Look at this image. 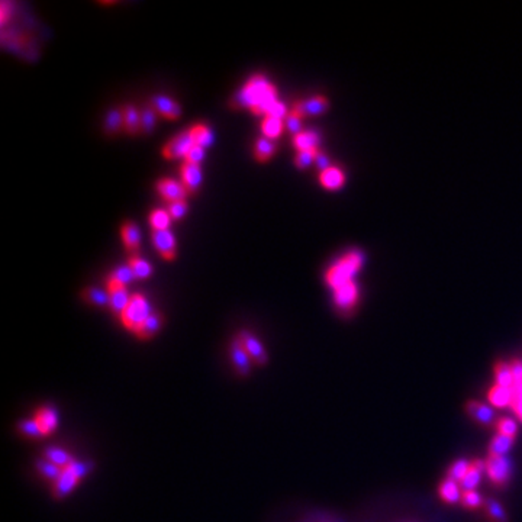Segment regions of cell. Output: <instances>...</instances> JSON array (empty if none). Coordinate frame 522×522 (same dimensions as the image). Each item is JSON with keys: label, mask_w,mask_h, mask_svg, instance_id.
<instances>
[{"label": "cell", "mask_w": 522, "mask_h": 522, "mask_svg": "<svg viewBox=\"0 0 522 522\" xmlns=\"http://www.w3.org/2000/svg\"><path fill=\"white\" fill-rule=\"evenodd\" d=\"M302 121H303L302 116H299L297 113L291 111L289 115L286 116V120H284V127H286V129L291 131L293 136H297L299 132L303 131L302 129Z\"/></svg>", "instance_id": "45"}, {"label": "cell", "mask_w": 522, "mask_h": 522, "mask_svg": "<svg viewBox=\"0 0 522 522\" xmlns=\"http://www.w3.org/2000/svg\"><path fill=\"white\" fill-rule=\"evenodd\" d=\"M277 102V90L264 76H252L245 86L231 99L232 108H250L257 116H267L268 111Z\"/></svg>", "instance_id": "1"}, {"label": "cell", "mask_w": 522, "mask_h": 522, "mask_svg": "<svg viewBox=\"0 0 522 522\" xmlns=\"http://www.w3.org/2000/svg\"><path fill=\"white\" fill-rule=\"evenodd\" d=\"M163 323H164L163 315H161L160 312H157V311H153V313H151V315L145 319L144 324L137 329L136 335L138 336L140 340H149V339H153V336L161 329Z\"/></svg>", "instance_id": "21"}, {"label": "cell", "mask_w": 522, "mask_h": 522, "mask_svg": "<svg viewBox=\"0 0 522 522\" xmlns=\"http://www.w3.org/2000/svg\"><path fill=\"white\" fill-rule=\"evenodd\" d=\"M328 108L329 102L325 96H313L307 100H297V102H295L292 111L302 117H307L323 115L328 111Z\"/></svg>", "instance_id": "9"}, {"label": "cell", "mask_w": 522, "mask_h": 522, "mask_svg": "<svg viewBox=\"0 0 522 522\" xmlns=\"http://www.w3.org/2000/svg\"><path fill=\"white\" fill-rule=\"evenodd\" d=\"M170 213L164 209H156L149 215V224L153 227V231H167L168 227H170Z\"/></svg>", "instance_id": "38"}, {"label": "cell", "mask_w": 522, "mask_h": 522, "mask_svg": "<svg viewBox=\"0 0 522 522\" xmlns=\"http://www.w3.org/2000/svg\"><path fill=\"white\" fill-rule=\"evenodd\" d=\"M81 296L88 303H90V305H95V307L109 305L108 291H102V289H97V288H88V289H84Z\"/></svg>", "instance_id": "36"}, {"label": "cell", "mask_w": 522, "mask_h": 522, "mask_svg": "<svg viewBox=\"0 0 522 522\" xmlns=\"http://www.w3.org/2000/svg\"><path fill=\"white\" fill-rule=\"evenodd\" d=\"M180 173H181V183L184 184L188 193L189 195L196 193L202 184V179H204V176H202L200 165L183 163L180 167Z\"/></svg>", "instance_id": "17"}, {"label": "cell", "mask_w": 522, "mask_h": 522, "mask_svg": "<svg viewBox=\"0 0 522 522\" xmlns=\"http://www.w3.org/2000/svg\"><path fill=\"white\" fill-rule=\"evenodd\" d=\"M487 400H489L491 407H495L498 409L511 408L514 402V391L508 389V387L494 384L489 392H487Z\"/></svg>", "instance_id": "19"}, {"label": "cell", "mask_w": 522, "mask_h": 522, "mask_svg": "<svg viewBox=\"0 0 522 522\" xmlns=\"http://www.w3.org/2000/svg\"><path fill=\"white\" fill-rule=\"evenodd\" d=\"M124 128V112L122 109H112L106 115L105 132L108 136H116Z\"/></svg>", "instance_id": "31"}, {"label": "cell", "mask_w": 522, "mask_h": 522, "mask_svg": "<svg viewBox=\"0 0 522 522\" xmlns=\"http://www.w3.org/2000/svg\"><path fill=\"white\" fill-rule=\"evenodd\" d=\"M128 266L131 267V270L133 273V277H136V279L144 280V279H147V277H149L151 275H153V267H151V264L147 263L141 257H137V256L129 257Z\"/></svg>", "instance_id": "32"}, {"label": "cell", "mask_w": 522, "mask_h": 522, "mask_svg": "<svg viewBox=\"0 0 522 522\" xmlns=\"http://www.w3.org/2000/svg\"><path fill=\"white\" fill-rule=\"evenodd\" d=\"M157 192L160 193L161 197L170 202V204L172 202L184 200V197L189 195L186 188H184V184L173 179H161L157 183Z\"/></svg>", "instance_id": "16"}, {"label": "cell", "mask_w": 522, "mask_h": 522, "mask_svg": "<svg viewBox=\"0 0 522 522\" xmlns=\"http://www.w3.org/2000/svg\"><path fill=\"white\" fill-rule=\"evenodd\" d=\"M189 131H190V136L193 138L195 145L205 148V147H209L212 144L213 136H212L211 129L206 125L197 124V125H193Z\"/></svg>", "instance_id": "34"}, {"label": "cell", "mask_w": 522, "mask_h": 522, "mask_svg": "<svg viewBox=\"0 0 522 522\" xmlns=\"http://www.w3.org/2000/svg\"><path fill=\"white\" fill-rule=\"evenodd\" d=\"M132 279H136V277H133L131 267L121 266L111 272V275L108 276V283H117V284L127 286L129 282H132Z\"/></svg>", "instance_id": "41"}, {"label": "cell", "mask_w": 522, "mask_h": 522, "mask_svg": "<svg viewBox=\"0 0 522 522\" xmlns=\"http://www.w3.org/2000/svg\"><path fill=\"white\" fill-rule=\"evenodd\" d=\"M151 313H153V309H151L148 299L141 293H136L131 296L128 307L121 313L120 319L127 329L136 334Z\"/></svg>", "instance_id": "4"}, {"label": "cell", "mask_w": 522, "mask_h": 522, "mask_svg": "<svg viewBox=\"0 0 522 522\" xmlns=\"http://www.w3.org/2000/svg\"><path fill=\"white\" fill-rule=\"evenodd\" d=\"M288 115H289L288 108H286V105L283 102H279V100H277L276 104H273V106L270 108V111H268V113H267V116L276 117V120H282V121H283V117L286 120V116H288Z\"/></svg>", "instance_id": "48"}, {"label": "cell", "mask_w": 522, "mask_h": 522, "mask_svg": "<svg viewBox=\"0 0 522 522\" xmlns=\"http://www.w3.org/2000/svg\"><path fill=\"white\" fill-rule=\"evenodd\" d=\"M319 153H321V149H319V148L300 151V153H297L296 157H295V165L297 168H300V170H307L308 167H311L315 163Z\"/></svg>", "instance_id": "42"}, {"label": "cell", "mask_w": 522, "mask_h": 522, "mask_svg": "<svg viewBox=\"0 0 522 522\" xmlns=\"http://www.w3.org/2000/svg\"><path fill=\"white\" fill-rule=\"evenodd\" d=\"M229 354H231V361H232L235 372H237L240 376H247L250 373V367H251L252 360L248 356V352L238 336L232 341Z\"/></svg>", "instance_id": "11"}, {"label": "cell", "mask_w": 522, "mask_h": 522, "mask_svg": "<svg viewBox=\"0 0 522 522\" xmlns=\"http://www.w3.org/2000/svg\"><path fill=\"white\" fill-rule=\"evenodd\" d=\"M238 339L241 340L243 345L245 347L252 363H256L257 366H263V364L267 363L268 356H267V352H266L263 344L260 343V340L257 339L256 335H252L248 331H241L238 334Z\"/></svg>", "instance_id": "10"}, {"label": "cell", "mask_w": 522, "mask_h": 522, "mask_svg": "<svg viewBox=\"0 0 522 522\" xmlns=\"http://www.w3.org/2000/svg\"><path fill=\"white\" fill-rule=\"evenodd\" d=\"M157 122V112L149 104L141 109V132L149 136L154 131Z\"/></svg>", "instance_id": "37"}, {"label": "cell", "mask_w": 522, "mask_h": 522, "mask_svg": "<svg viewBox=\"0 0 522 522\" xmlns=\"http://www.w3.org/2000/svg\"><path fill=\"white\" fill-rule=\"evenodd\" d=\"M315 163H316L318 168H319V170H321V172H324V170H325V168L331 167V165H329V158H328V157H327V156H325L324 153H319V154H318V157H316Z\"/></svg>", "instance_id": "50"}, {"label": "cell", "mask_w": 522, "mask_h": 522, "mask_svg": "<svg viewBox=\"0 0 522 522\" xmlns=\"http://www.w3.org/2000/svg\"><path fill=\"white\" fill-rule=\"evenodd\" d=\"M470 464H471V462H468L466 459H459L456 462H452L446 471V478L460 483L464 479V476L467 475V471L470 470Z\"/></svg>", "instance_id": "33"}, {"label": "cell", "mask_w": 522, "mask_h": 522, "mask_svg": "<svg viewBox=\"0 0 522 522\" xmlns=\"http://www.w3.org/2000/svg\"><path fill=\"white\" fill-rule=\"evenodd\" d=\"M509 364H511V370H512V375L515 377V382L521 380L522 379V360L514 359V360L509 361Z\"/></svg>", "instance_id": "49"}, {"label": "cell", "mask_w": 522, "mask_h": 522, "mask_svg": "<svg viewBox=\"0 0 522 522\" xmlns=\"http://www.w3.org/2000/svg\"><path fill=\"white\" fill-rule=\"evenodd\" d=\"M486 475L496 487L508 486L512 478V463L507 456H491L484 460Z\"/></svg>", "instance_id": "5"}, {"label": "cell", "mask_w": 522, "mask_h": 522, "mask_svg": "<svg viewBox=\"0 0 522 522\" xmlns=\"http://www.w3.org/2000/svg\"><path fill=\"white\" fill-rule=\"evenodd\" d=\"M33 421L37 423L42 437H47L57 430L58 414L53 407H42L37 409L35 415H33Z\"/></svg>", "instance_id": "15"}, {"label": "cell", "mask_w": 522, "mask_h": 522, "mask_svg": "<svg viewBox=\"0 0 522 522\" xmlns=\"http://www.w3.org/2000/svg\"><path fill=\"white\" fill-rule=\"evenodd\" d=\"M393 522H421V521H418V519H396V521H393Z\"/></svg>", "instance_id": "52"}, {"label": "cell", "mask_w": 522, "mask_h": 522, "mask_svg": "<svg viewBox=\"0 0 522 522\" xmlns=\"http://www.w3.org/2000/svg\"><path fill=\"white\" fill-rule=\"evenodd\" d=\"M121 235H122V241L128 250H137L140 247L141 232L137 224H133V222L124 224L121 229Z\"/></svg>", "instance_id": "29"}, {"label": "cell", "mask_w": 522, "mask_h": 522, "mask_svg": "<svg viewBox=\"0 0 522 522\" xmlns=\"http://www.w3.org/2000/svg\"><path fill=\"white\" fill-rule=\"evenodd\" d=\"M360 300V291L356 282H350L334 291V305L341 315H351Z\"/></svg>", "instance_id": "6"}, {"label": "cell", "mask_w": 522, "mask_h": 522, "mask_svg": "<svg viewBox=\"0 0 522 522\" xmlns=\"http://www.w3.org/2000/svg\"><path fill=\"white\" fill-rule=\"evenodd\" d=\"M124 129L129 136H137L141 132V111L133 105H127L124 109Z\"/></svg>", "instance_id": "25"}, {"label": "cell", "mask_w": 522, "mask_h": 522, "mask_svg": "<svg viewBox=\"0 0 522 522\" xmlns=\"http://www.w3.org/2000/svg\"><path fill=\"white\" fill-rule=\"evenodd\" d=\"M462 486L460 483L454 482V480H450V479H444L440 484H439V496L441 498L443 502L446 503H459L462 500Z\"/></svg>", "instance_id": "22"}, {"label": "cell", "mask_w": 522, "mask_h": 522, "mask_svg": "<svg viewBox=\"0 0 522 522\" xmlns=\"http://www.w3.org/2000/svg\"><path fill=\"white\" fill-rule=\"evenodd\" d=\"M494 377H495V384L502 386V387H508V389H512L515 384V377L512 375L509 361H503V360L496 361L494 366Z\"/></svg>", "instance_id": "23"}, {"label": "cell", "mask_w": 522, "mask_h": 522, "mask_svg": "<svg viewBox=\"0 0 522 522\" xmlns=\"http://www.w3.org/2000/svg\"><path fill=\"white\" fill-rule=\"evenodd\" d=\"M151 240L154 247L160 252V256L165 260H174L176 257V238L170 231H153Z\"/></svg>", "instance_id": "12"}, {"label": "cell", "mask_w": 522, "mask_h": 522, "mask_svg": "<svg viewBox=\"0 0 522 522\" xmlns=\"http://www.w3.org/2000/svg\"><path fill=\"white\" fill-rule=\"evenodd\" d=\"M484 502H486V499H483V496L479 492H476V491H466V492H463L462 500H460L462 507L466 508V509H470V511L483 509Z\"/></svg>", "instance_id": "39"}, {"label": "cell", "mask_w": 522, "mask_h": 522, "mask_svg": "<svg viewBox=\"0 0 522 522\" xmlns=\"http://www.w3.org/2000/svg\"><path fill=\"white\" fill-rule=\"evenodd\" d=\"M482 512L487 522H508L509 521L503 505L498 502L496 499H486Z\"/></svg>", "instance_id": "24"}, {"label": "cell", "mask_w": 522, "mask_h": 522, "mask_svg": "<svg viewBox=\"0 0 522 522\" xmlns=\"http://www.w3.org/2000/svg\"><path fill=\"white\" fill-rule=\"evenodd\" d=\"M108 293H109V308L113 313L120 315L125 311L128 303L131 300V296L127 291V286L117 284V283H108Z\"/></svg>", "instance_id": "13"}, {"label": "cell", "mask_w": 522, "mask_h": 522, "mask_svg": "<svg viewBox=\"0 0 522 522\" xmlns=\"http://www.w3.org/2000/svg\"><path fill=\"white\" fill-rule=\"evenodd\" d=\"M284 128L286 127H284L282 120H276V117H270V116L264 117L263 122H261V131L264 133V137L270 138V140L279 138Z\"/></svg>", "instance_id": "35"}, {"label": "cell", "mask_w": 522, "mask_h": 522, "mask_svg": "<svg viewBox=\"0 0 522 522\" xmlns=\"http://www.w3.org/2000/svg\"><path fill=\"white\" fill-rule=\"evenodd\" d=\"M204 158H205V148H202L199 145H193L192 149L188 153V156L184 157V163L199 165Z\"/></svg>", "instance_id": "47"}, {"label": "cell", "mask_w": 522, "mask_h": 522, "mask_svg": "<svg viewBox=\"0 0 522 522\" xmlns=\"http://www.w3.org/2000/svg\"><path fill=\"white\" fill-rule=\"evenodd\" d=\"M514 411V414L516 415V418L521 421V423H522V407H519V408H515V409H512Z\"/></svg>", "instance_id": "51"}, {"label": "cell", "mask_w": 522, "mask_h": 522, "mask_svg": "<svg viewBox=\"0 0 522 522\" xmlns=\"http://www.w3.org/2000/svg\"><path fill=\"white\" fill-rule=\"evenodd\" d=\"M361 266L363 254L357 250H351L328 268L325 273V282L334 292L340 289L341 286L354 282V277L361 270Z\"/></svg>", "instance_id": "2"}, {"label": "cell", "mask_w": 522, "mask_h": 522, "mask_svg": "<svg viewBox=\"0 0 522 522\" xmlns=\"http://www.w3.org/2000/svg\"><path fill=\"white\" fill-rule=\"evenodd\" d=\"M319 181H321L323 188L327 190H336L341 189L345 183V174L340 167H328L324 172L319 173Z\"/></svg>", "instance_id": "20"}, {"label": "cell", "mask_w": 522, "mask_h": 522, "mask_svg": "<svg viewBox=\"0 0 522 522\" xmlns=\"http://www.w3.org/2000/svg\"><path fill=\"white\" fill-rule=\"evenodd\" d=\"M44 459L48 460L49 463H53L56 466H58L60 468H64L69 464H72L74 462L73 456L69 452L65 451L63 448H58V447H48L45 448L44 451Z\"/></svg>", "instance_id": "28"}, {"label": "cell", "mask_w": 522, "mask_h": 522, "mask_svg": "<svg viewBox=\"0 0 522 522\" xmlns=\"http://www.w3.org/2000/svg\"><path fill=\"white\" fill-rule=\"evenodd\" d=\"M275 153H276L275 140L266 138V137H261V138L257 140V142L254 145V156L259 161H261V163L268 161L275 156Z\"/></svg>", "instance_id": "30"}, {"label": "cell", "mask_w": 522, "mask_h": 522, "mask_svg": "<svg viewBox=\"0 0 522 522\" xmlns=\"http://www.w3.org/2000/svg\"><path fill=\"white\" fill-rule=\"evenodd\" d=\"M484 473H486L484 460H480V459L471 460L470 470L467 471V475L464 476V479L460 482L462 491L463 492H466V491H476V487L480 484L482 478H483Z\"/></svg>", "instance_id": "18"}, {"label": "cell", "mask_w": 522, "mask_h": 522, "mask_svg": "<svg viewBox=\"0 0 522 522\" xmlns=\"http://www.w3.org/2000/svg\"><path fill=\"white\" fill-rule=\"evenodd\" d=\"M18 430L24 437H26V439H41V437H42V434H41L35 421H33V418L22 421V423L18 425Z\"/></svg>", "instance_id": "44"}, {"label": "cell", "mask_w": 522, "mask_h": 522, "mask_svg": "<svg viewBox=\"0 0 522 522\" xmlns=\"http://www.w3.org/2000/svg\"><path fill=\"white\" fill-rule=\"evenodd\" d=\"M466 414L482 427H495L496 416L491 405L480 400H468L464 405Z\"/></svg>", "instance_id": "8"}, {"label": "cell", "mask_w": 522, "mask_h": 522, "mask_svg": "<svg viewBox=\"0 0 522 522\" xmlns=\"http://www.w3.org/2000/svg\"><path fill=\"white\" fill-rule=\"evenodd\" d=\"M514 443L515 440L511 439V437L496 432V435L491 440L489 448H487V454H491V456H507V454L511 451V448L514 447Z\"/></svg>", "instance_id": "27"}, {"label": "cell", "mask_w": 522, "mask_h": 522, "mask_svg": "<svg viewBox=\"0 0 522 522\" xmlns=\"http://www.w3.org/2000/svg\"><path fill=\"white\" fill-rule=\"evenodd\" d=\"M92 467V463H83L76 460L64 467L58 479L53 482V496L56 499H64L65 496H69L79 486V483L90 473Z\"/></svg>", "instance_id": "3"}, {"label": "cell", "mask_w": 522, "mask_h": 522, "mask_svg": "<svg viewBox=\"0 0 522 522\" xmlns=\"http://www.w3.org/2000/svg\"><path fill=\"white\" fill-rule=\"evenodd\" d=\"M149 105L156 109V112L158 115L165 117V120L174 121L181 115V108L176 102V100L167 97V96H163V95H157L154 97H151Z\"/></svg>", "instance_id": "14"}, {"label": "cell", "mask_w": 522, "mask_h": 522, "mask_svg": "<svg viewBox=\"0 0 522 522\" xmlns=\"http://www.w3.org/2000/svg\"><path fill=\"white\" fill-rule=\"evenodd\" d=\"M188 212V204L186 200H177V202H172L170 205H168V213H170L172 220L174 221H179L181 220V218L186 215Z\"/></svg>", "instance_id": "46"}, {"label": "cell", "mask_w": 522, "mask_h": 522, "mask_svg": "<svg viewBox=\"0 0 522 522\" xmlns=\"http://www.w3.org/2000/svg\"><path fill=\"white\" fill-rule=\"evenodd\" d=\"M37 470H38V473H40L41 476H44V478H47V479H49V480L56 482V480L58 479V476L61 475V470H63V468H60L58 466H56V464H53V463H49L48 460L42 459V460H38V462H37Z\"/></svg>", "instance_id": "43"}, {"label": "cell", "mask_w": 522, "mask_h": 522, "mask_svg": "<svg viewBox=\"0 0 522 522\" xmlns=\"http://www.w3.org/2000/svg\"><path fill=\"white\" fill-rule=\"evenodd\" d=\"M319 141H321V137L316 131H302L293 137V147L297 149V153H300V151L319 148Z\"/></svg>", "instance_id": "26"}, {"label": "cell", "mask_w": 522, "mask_h": 522, "mask_svg": "<svg viewBox=\"0 0 522 522\" xmlns=\"http://www.w3.org/2000/svg\"><path fill=\"white\" fill-rule=\"evenodd\" d=\"M498 434H502V435H507V437H511V439H516V434H518V425L515 421L512 418H508V416H502V418H498L496 423H495V427Z\"/></svg>", "instance_id": "40"}, {"label": "cell", "mask_w": 522, "mask_h": 522, "mask_svg": "<svg viewBox=\"0 0 522 522\" xmlns=\"http://www.w3.org/2000/svg\"><path fill=\"white\" fill-rule=\"evenodd\" d=\"M195 145L193 138L190 136V131H183L174 138L168 141L164 148H163V156L167 160H177V158H184L188 156L192 147Z\"/></svg>", "instance_id": "7"}]
</instances>
